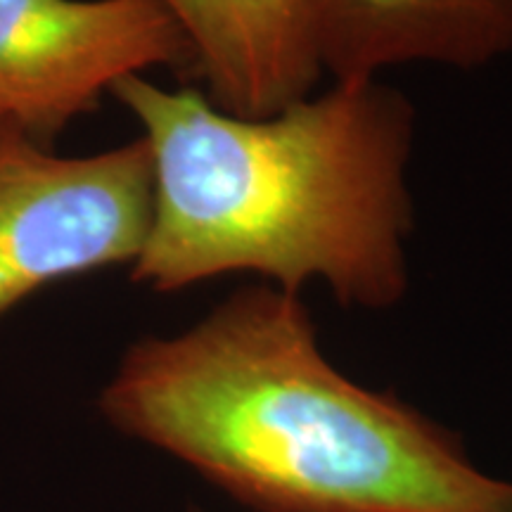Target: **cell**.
Instances as JSON below:
<instances>
[{
    "label": "cell",
    "instance_id": "cell-1",
    "mask_svg": "<svg viewBox=\"0 0 512 512\" xmlns=\"http://www.w3.org/2000/svg\"><path fill=\"white\" fill-rule=\"evenodd\" d=\"M98 408L259 512H510L456 434L325 358L299 294L242 287L121 356Z\"/></svg>",
    "mask_w": 512,
    "mask_h": 512
},
{
    "label": "cell",
    "instance_id": "cell-2",
    "mask_svg": "<svg viewBox=\"0 0 512 512\" xmlns=\"http://www.w3.org/2000/svg\"><path fill=\"white\" fill-rule=\"evenodd\" d=\"M152 152V221L131 278L176 292L254 273L299 294L323 283L344 306L389 309L408 290L411 102L377 76L268 117H238L197 88L121 79Z\"/></svg>",
    "mask_w": 512,
    "mask_h": 512
},
{
    "label": "cell",
    "instance_id": "cell-3",
    "mask_svg": "<svg viewBox=\"0 0 512 512\" xmlns=\"http://www.w3.org/2000/svg\"><path fill=\"white\" fill-rule=\"evenodd\" d=\"M152 152L140 136L91 157H60L0 128V316L43 287L133 264L150 233Z\"/></svg>",
    "mask_w": 512,
    "mask_h": 512
},
{
    "label": "cell",
    "instance_id": "cell-4",
    "mask_svg": "<svg viewBox=\"0 0 512 512\" xmlns=\"http://www.w3.org/2000/svg\"><path fill=\"white\" fill-rule=\"evenodd\" d=\"M157 67L192 69L162 0H0V117L36 143Z\"/></svg>",
    "mask_w": 512,
    "mask_h": 512
},
{
    "label": "cell",
    "instance_id": "cell-5",
    "mask_svg": "<svg viewBox=\"0 0 512 512\" xmlns=\"http://www.w3.org/2000/svg\"><path fill=\"white\" fill-rule=\"evenodd\" d=\"M207 98L238 117H268L311 95L320 74L311 0H162Z\"/></svg>",
    "mask_w": 512,
    "mask_h": 512
},
{
    "label": "cell",
    "instance_id": "cell-6",
    "mask_svg": "<svg viewBox=\"0 0 512 512\" xmlns=\"http://www.w3.org/2000/svg\"><path fill=\"white\" fill-rule=\"evenodd\" d=\"M311 34L332 81L408 62L482 67L512 50V0H311Z\"/></svg>",
    "mask_w": 512,
    "mask_h": 512
},
{
    "label": "cell",
    "instance_id": "cell-7",
    "mask_svg": "<svg viewBox=\"0 0 512 512\" xmlns=\"http://www.w3.org/2000/svg\"><path fill=\"white\" fill-rule=\"evenodd\" d=\"M5 124H10V121H8V119H3V117H0V128H3Z\"/></svg>",
    "mask_w": 512,
    "mask_h": 512
},
{
    "label": "cell",
    "instance_id": "cell-8",
    "mask_svg": "<svg viewBox=\"0 0 512 512\" xmlns=\"http://www.w3.org/2000/svg\"><path fill=\"white\" fill-rule=\"evenodd\" d=\"M510 512H512V510H510Z\"/></svg>",
    "mask_w": 512,
    "mask_h": 512
}]
</instances>
